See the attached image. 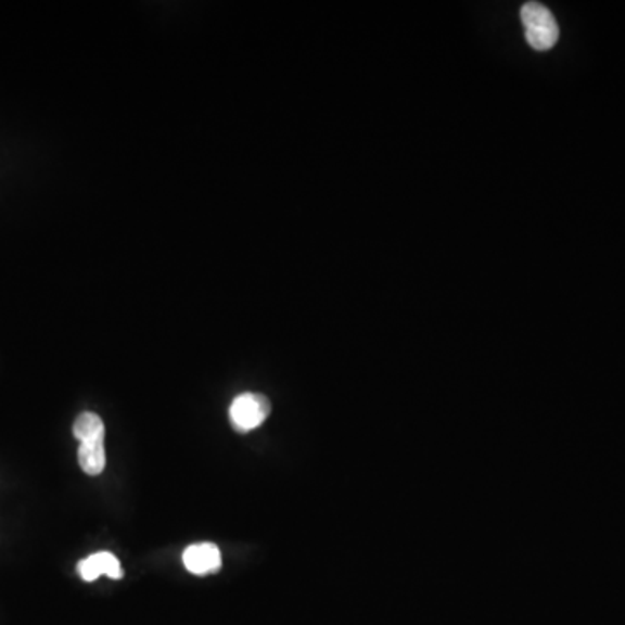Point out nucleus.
<instances>
[{"label":"nucleus","instance_id":"nucleus-2","mask_svg":"<svg viewBox=\"0 0 625 625\" xmlns=\"http://www.w3.org/2000/svg\"><path fill=\"white\" fill-rule=\"evenodd\" d=\"M271 412V405L268 398L256 393H243L233 399L230 407V421L234 431L248 433L256 430L268 419Z\"/></svg>","mask_w":625,"mask_h":625},{"label":"nucleus","instance_id":"nucleus-1","mask_svg":"<svg viewBox=\"0 0 625 625\" xmlns=\"http://www.w3.org/2000/svg\"><path fill=\"white\" fill-rule=\"evenodd\" d=\"M521 23L525 26L526 42L535 51H549L560 39V26L544 4L526 2L521 8Z\"/></svg>","mask_w":625,"mask_h":625},{"label":"nucleus","instance_id":"nucleus-5","mask_svg":"<svg viewBox=\"0 0 625 625\" xmlns=\"http://www.w3.org/2000/svg\"><path fill=\"white\" fill-rule=\"evenodd\" d=\"M78 464L82 468L84 473L89 474V476H98V474L103 473L104 465H106L104 433L80 439Z\"/></svg>","mask_w":625,"mask_h":625},{"label":"nucleus","instance_id":"nucleus-4","mask_svg":"<svg viewBox=\"0 0 625 625\" xmlns=\"http://www.w3.org/2000/svg\"><path fill=\"white\" fill-rule=\"evenodd\" d=\"M77 572L80 577L86 582H94L101 575H109L110 578L124 577V570H122L120 561L112 554V552H95L89 556L86 560L77 564Z\"/></svg>","mask_w":625,"mask_h":625},{"label":"nucleus","instance_id":"nucleus-6","mask_svg":"<svg viewBox=\"0 0 625 625\" xmlns=\"http://www.w3.org/2000/svg\"><path fill=\"white\" fill-rule=\"evenodd\" d=\"M104 424L101 421L100 416H95L92 412H84L77 417V421L74 424L75 438L80 442V439L87 438V436H94V434H103Z\"/></svg>","mask_w":625,"mask_h":625},{"label":"nucleus","instance_id":"nucleus-3","mask_svg":"<svg viewBox=\"0 0 625 625\" xmlns=\"http://www.w3.org/2000/svg\"><path fill=\"white\" fill-rule=\"evenodd\" d=\"M221 551L213 543L193 544L182 552V563L193 575H211L221 569Z\"/></svg>","mask_w":625,"mask_h":625}]
</instances>
